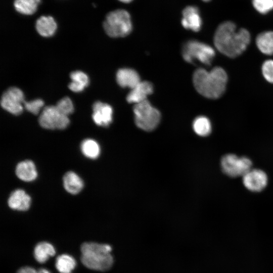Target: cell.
<instances>
[{"mask_svg":"<svg viewBox=\"0 0 273 273\" xmlns=\"http://www.w3.org/2000/svg\"><path fill=\"white\" fill-rule=\"evenodd\" d=\"M251 39L249 32L245 28L237 30L234 23L225 21L216 29L214 44L222 54L235 58L241 55L247 48Z\"/></svg>","mask_w":273,"mask_h":273,"instance_id":"obj_1","label":"cell"},{"mask_svg":"<svg viewBox=\"0 0 273 273\" xmlns=\"http://www.w3.org/2000/svg\"><path fill=\"white\" fill-rule=\"evenodd\" d=\"M193 81L200 94L209 99H215L225 92L228 76L225 70L220 67H216L210 71L199 68L194 73Z\"/></svg>","mask_w":273,"mask_h":273,"instance_id":"obj_2","label":"cell"},{"mask_svg":"<svg viewBox=\"0 0 273 273\" xmlns=\"http://www.w3.org/2000/svg\"><path fill=\"white\" fill-rule=\"evenodd\" d=\"M112 247L108 244L95 242H85L81 246V260L87 268L105 271L109 270L113 264L111 254Z\"/></svg>","mask_w":273,"mask_h":273,"instance_id":"obj_3","label":"cell"},{"mask_svg":"<svg viewBox=\"0 0 273 273\" xmlns=\"http://www.w3.org/2000/svg\"><path fill=\"white\" fill-rule=\"evenodd\" d=\"M103 28L106 34L111 37L128 35L132 29L130 14L122 9L109 12L103 22Z\"/></svg>","mask_w":273,"mask_h":273,"instance_id":"obj_4","label":"cell"},{"mask_svg":"<svg viewBox=\"0 0 273 273\" xmlns=\"http://www.w3.org/2000/svg\"><path fill=\"white\" fill-rule=\"evenodd\" d=\"M134 121L136 126L145 131H151L158 125L161 114L147 100L136 104L133 107Z\"/></svg>","mask_w":273,"mask_h":273,"instance_id":"obj_5","label":"cell"},{"mask_svg":"<svg viewBox=\"0 0 273 273\" xmlns=\"http://www.w3.org/2000/svg\"><path fill=\"white\" fill-rule=\"evenodd\" d=\"M182 55L187 62L193 63L197 60L206 65H210L215 56V51L205 43L192 40L184 45Z\"/></svg>","mask_w":273,"mask_h":273,"instance_id":"obj_6","label":"cell"},{"mask_svg":"<svg viewBox=\"0 0 273 273\" xmlns=\"http://www.w3.org/2000/svg\"><path fill=\"white\" fill-rule=\"evenodd\" d=\"M252 163L248 157H239L234 154H227L223 156L220 160L222 172L226 175L236 177L243 176L252 169Z\"/></svg>","mask_w":273,"mask_h":273,"instance_id":"obj_7","label":"cell"},{"mask_svg":"<svg viewBox=\"0 0 273 273\" xmlns=\"http://www.w3.org/2000/svg\"><path fill=\"white\" fill-rule=\"evenodd\" d=\"M40 125L49 129H63L69 124L68 116L61 113L56 106L46 107L38 118Z\"/></svg>","mask_w":273,"mask_h":273,"instance_id":"obj_8","label":"cell"},{"mask_svg":"<svg viewBox=\"0 0 273 273\" xmlns=\"http://www.w3.org/2000/svg\"><path fill=\"white\" fill-rule=\"evenodd\" d=\"M24 95L23 92L16 87L7 89L3 94L1 105L7 111L15 115H20L23 110Z\"/></svg>","mask_w":273,"mask_h":273,"instance_id":"obj_9","label":"cell"},{"mask_svg":"<svg viewBox=\"0 0 273 273\" xmlns=\"http://www.w3.org/2000/svg\"><path fill=\"white\" fill-rule=\"evenodd\" d=\"M268 177L266 173L259 169H251L243 176L245 188L253 192H259L265 188Z\"/></svg>","mask_w":273,"mask_h":273,"instance_id":"obj_10","label":"cell"},{"mask_svg":"<svg viewBox=\"0 0 273 273\" xmlns=\"http://www.w3.org/2000/svg\"><path fill=\"white\" fill-rule=\"evenodd\" d=\"M92 117L99 126H107L112 121L113 109L108 104L97 101L93 105Z\"/></svg>","mask_w":273,"mask_h":273,"instance_id":"obj_11","label":"cell"},{"mask_svg":"<svg viewBox=\"0 0 273 273\" xmlns=\"http://www.w3.org/2000/svg\"><path fill=\"white\" fill-rule=\"evenodd\" d=\"M181 24L185 28L195 32L200 30L202 21L197 7L190 6L184 9Z\"/></svg>","mask_w":273,"mask_h":273,"instance_id":"obj_12","label":"cell"},{"mask_svg":"<svg viewBox=\"0 0 273 273\" xmlns=\"http://www.w3.org/2000/svg\"><path fill=\"white\" fill-rule=\"evenodd\" d=\"M153 92V86L151 82L141 81L131 89L126 97V100L129 103L136 104L146 100L147 96L152 94Z\"/></svg>","mask_w":273,"mask_h":273,"instance_id":"obj_13","label":"cell"},{"mask_svg":"<svg viewBox=\"0 0 273 273\" xmlns=\"http://www.w3.org/2000/svg\"><path fill=\"white\" fill-rule=\"evenodd\" d=\"M116 78L120 86L130 89L133 88L141 81L138 72L130 68H122L118 70Z\"/></svg>","mask_w":273,"mask_h":273,"instance_id":"obj_14","label":"cell"},{"mask_svg":"<svg viewBox=\"0 0 273 273\" xmlns=\"http://www.w3.org/2000/svg\"><path fill=\"white\" fill-rule=\"evenodd\" d=\"M31 198L25 192L21 189L13 191L8 199L9 207L14 210L25 211L29 209Z\"/></svg>","mask_w":273,"mask_h":273,"instance_id":"obj_15","label":"cell"},{"mask_svg":"<svg viewBox=\"0 0 273 273\" xmlns=\"http://www.w3.org/2000/svg\"><path fill=\"white\" fill-rule=\"evenodd\" d=\"M18 177L24 181H31L37 177V171L34 163L31 160H25L18 164L16 168Z\"/></svg>","mask_w":273,"mask_h":273,"instance_id":"obj_16","label":"cell"},{"mask_svg":"<svg viewBox=\"0 0 273 273\" xmlns=\"http://www.w3.org/2000/svg\"><path fill=\"white\" fill-rule=\"evenodd\" d=\"M57 23L50 16H42L36 21L35 28L42 36L50 37L54 34L57 29Z\"/></svg>","mask_w":273,"mask_h":273,"instance_id":"obj_17","label":"cell"},{"mask_svg":"<svg viewBox=\"0 0 273 273\" xmlns=\"http://www.w3.org/2000/svg\"><path fill=\"white\" fill-rule=\"evenodd\" d=\"M63 185L68 193L77 194L82 189L83 183L76 173L73 171H69L63 177Z\"/></svg>","mask_w":273,"mask_h":273,"instance_id":"obj_18","label":"cell"},{"mask_svg":"<svg viewBox=\"0 0 273 273\" xmlns=\"http://www.w3.org/2000/svg\"><path fill=\"white\" fill-rule=\"evenodd\" d=\"M256 44L262 53L273 55V31H266L259 33L256 37Z\"/></svg>","mask_w":273,"mask_h":273,"instance_id":"obj_19","label":"cell"},{"mask_svg":"<svg viewBox=\"0 0 273 273\" xmlns=\"http://www.w3.org/2000/svg\"><path fill=\"white\" fill-rule=\"evenodd\" d=\"M56 254L54 246L47 242L38 243L34 249V256L37 261L42 263L46 262L48 259Z\"/></svg>","mask_w":273,"mask_h":273,"instance_id":"obj_20","label":"cell"},{"mask_svg":"<svg viewBox=\"0 0 273 273\" xmlns=\"http://www.w3.org/2000/svg\"><path fill=\"white\" fill-rule=\"evenodd\" d=\"M71 82L68 85L72 92L78 93L82 91L89 84L87 75L81 71H75L70 73Z\"/></svg>","mask_w":273,"mask_h":273,"instance_id":"obj_21","label":"cell"},{"mask_svg":"<svg viewBox=\"0 0 273 273\" xmlns=\"http://www.w3.org/2000/svg\"><path fill=\"white\" fill-rule=\"evenodd\" d=\"M40 2V0H15L14 6L18 13L30 15L36 12Z\"/></svg>","mask_w":273,"mask_h":273,"instance_id":"obj_22","label":"cell"},{"mask_svg":"<svg viewBox=\"0 0 273 273\" xmlns=\"http://www.w3.org/2000/svg\"><path fill=\"white\" fill-rule=\"evenodd\" d=\"M76 265L75 260L69 255L62 254L56 258V267L60 273H71Z\"/></svg>","mask_w":273,"mask_h":273,"instance_id":"obj_23","label":"cell"},{"mask_svg":"<svg viewBox=\"0 0 273 273\" xmlns=\"http://www.w3.org/2000/svg\"><path fill=\"white\" fill-rule=\"evenodd\" d=\"M193 128L195 133L198 135L206 136L208 135L211 131V124L208 118L200 116L194 120Z\"/></svg>","mask_w":273,"mask_h":273,"instance_id":"obj_24","label":"cell"},{"mask_svg":"<svg viewBox=\"0 0 273 273\" xmlns=\"http://www.w3.org/2000/svg\"><path fill=\"white\" fill-rule=\"evenodd\" d=\"M83 155L90 159H96L100 155V148L98 143L92 139L84 140L81 145Z\"/></svg>","mask_w":273,"mask_h":273,"instance_id":"obj_25","label":"cell"},{"mask_svg":"<svg viewBox=\"0 0 273 273\" xmlns=\"http://www.w3.org/2000/svg\"><path fill=\"white\" fill-rule=\"evenodd\" d=\"M252 4L260 14H266L273 10V0H252Z\"/></svg>","mask_w":273,"mask_h":273,"instance_id":"obj_26","label":"cell"},{"mask_svg":"<svg viewBox=\"0 0 273 273\" xmlns=\"http://www.w3.org/2000/svg\"><path fill=\"white\" fill-rule=\"evenodd\" d=\"M56 107L63 114L68 116L74 111L73 104L68 97H64L61 99L56 104Z\"/></svg>","mask_w":273,"mask_h":273,"instance_id":"obj_27","label":"cell"},{"mask_svg":"<svg viewBox=\"0 0 273 273\" xmlns=\"http://www.w3.org/2000/svg\"><path fill=\"white\" fill-rule=\"evenodd\" d=\"M25 108L31 113L37 115L40 109L43 106L44 102L40 99H35L31 101L24 103Z\"/></svg>","mask_w":273,"mask_h":273,"instance_id":"obj_28","label":"cell"},{"mask_svg":"<svg viewBox=\"0 0 273 273\" xmlns=\"http://www.w3.org/2000/svg\"><path fill=\"white\" fill-rule=\"evenodd\" d=\"M261 69L264 78L268 82L273 83V60L265 61L262 64Z\"/></svg>","mask_w":273,"mask_h":273,"instance_id":"obj_29","label":"cell"},{"mask_svg":"<svg viewBox=\"0 0 273 273\" xmlns=\"http://www.w3.org/2000/svg\"><path fill=\"white\" fill-rule=\"evenodd\" d=\"M17 273H51L49 270L45 268H40L38 270L30 267L24 266L20 268Z\"/></svg>","mask_w":273,"mask_h":273,"instance_id":"obj_30","label":"cell"},{"mask_svg":"<svg viewBox=\"0 0 273 273\" xmlns=\"http://www.w3.org/2000/svg\"><path fill=\"white\" fill-rule=\"evenodd\" d=\"M121 2L124 3H129L132 2L133 0H118Z\"/></svg>","mask_w":273,"mask_h":273,"instance_id":"obj_31","label":"cell"},{"mask_svg":"<svg viewBox=\"0 0 273 273\" xmlns=\"http://www.w3.org/2000/svg\"><path fill=\"white\" fill-rule=\"evenodd\" d=\"M202 1L205 2H209L210 0H202Z\"/></svg>","mask_w":273,"mask_h":273,"instance_id":"obj_32","label":"cell"}]
</instances>
